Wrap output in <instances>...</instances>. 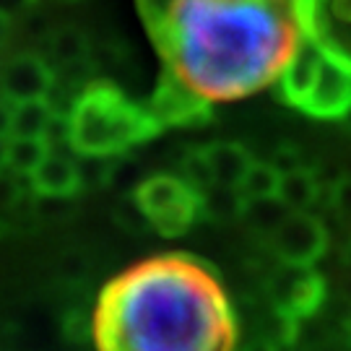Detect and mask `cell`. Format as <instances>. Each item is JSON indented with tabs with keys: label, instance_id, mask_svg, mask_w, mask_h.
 <instances>
[{
	"label": "cell",
	"instance_id": "6",
	"mask_svg": "<svg viewBox=\"0 0 351 351\" xmlns=\"http://www.w3.org/2000/svg\"><path fill=\"white\" fill-rule=\"evenodd\" d=\"M304 37L351 71V0H300Z\"/></svg>",
	"mask_w": 351,
	"mask_h": 351
},
{
	"label": "cell",
	"instance_id": "8",
	"mask_svg": "<svg viewBox=\"0 0 351 351\" xmlns=\"http://www.w3.org/2000/svg\"><path fill=\"white\" fill-rule=\"evenodd\" d=\"M271 302H274V315L300 326V320L323 307L326 281L313 268L281 265L276 278L271 281Z\"/></svg>",
	"mask_w": 351,
	"mask_h": 351
},
{
	"label": "cell",
	"instance_id": "9",
	"mask_svg": "<svg viewBox=\"0 0 351 351\" xmlns=\"http://www.w3.org/2000/svg\"><path fill=\"white\" fill-rule=\"evenodd\" d=\"M52 91L55 71L34 52H19L0 65V97L11 104L47 99Z\"/></svg>",
	"mask_w": 351,
	"mask_h": 351
},
{
	"label": "cell",
	"instance_id": "4",
	"mask_svg": "<svg viewBox=\"0 0 351 351\" xmlns=\"http://www.w3.org/2000/svg\"><path fill=\"white\" fill-rule=\"evenodd\" d=\"M276 86L278 99L313 117L336 120L351 112V71L330 60L307 37L302 39Z\"/></svg>",
	"mask_w": 351,
	"mask_h": 351
},
{
	"label": "cell",
	"instance_id": "1",
	"mask_svg": "<svg viewBox=\"0 0 351 351\" xmlns=\"http://www.w3.org/2000/svg\"><path fill=\"white\" fill-rule=\"evenodd\" d=\"M172 75L208 104L276 84L300 50V0H136Z\"/></svg>",
	"mask_w": 351,
	"mask_h": 351
},
{
	"label": "cell",
	"instance_id": "7",
	"mask_svg": "<svg viewBox=\"0 0 351 351\" xmlns=\"http://www.w3.org/2000/svg\"><path fill=\"white\" fill-rule=\"evenodd\" d=\"M271 242L281 265L313 268L328 250V229L310 211H289L271 234Z\"/></svg>",
	"mask_w": 351,
	"mask_h": 351
},
{
	"label": "cell",
	"instance_id": "20",
	"mask_svg": "<svg viewBox=\"0 0 351 351\" xmlns=\"http://www.w3.org/2000/svg\"><path fill=\"white\" fill-rule=\"evenodd\" d=\"M26 3H29V0H0V11L8 13V16H11V13L21 11V8H24Z\"/></svg>",
	"mask_w": 351,
	"mask_h": 351
},
{
	"label": "cell",
	"instance_id": "17",
	"mask_svg": "<svg viewBox=\"0 0 351 351\" xmlns=\"http://www.w3.org/2000/svg\"><path fill=\"white\" fill-rule=\"evenodd\" d=\"M278 182H281V169L276 164L255 162L247 177H245V182L239 185V193L245 195V201L278 198Z\"/></svg>",
	"mask_w": 351,
	"mask_h": 351
},
{
	"label": "cell",
	"instance_id": "12",
	"mask_svg": "<svg viewBox=\"0 0 351 351\" xmlns=\"http://www.w3.org/2000/svg\"><path fill=\"white\" fill-rule=\"evenodd\" d=\"M201 156L208 175H211L213 185L221 188H237L245 182L247 172L252 169L255 159L250 156V151L245 149L242 143H232V141H216L208 146H201Z\"/></svg>",
	"mask_w": 351,
	"mask_h": 351
},
{
	"label": "cell",
	"instance_id": "21",
	"mask_svg": "<svg viewBox=\"0 0 351 351\" xmlns=\"http://www.w3.org/2000/svg\"><path fill=\"white\" fill-rule=\"evenodd\" d=\"M0 169H8V138H0Z\"/></svg>",
	"mask_w": 351,
	"mask_h": 351
},
{
	"label": "cell",
	"instance_id": "13",
	"mask_svg": "<svg viewBox=\"0 0 351 351\" xmlns=\"http://www.w3.org/2000/svg\"><path fill=\"white\" fill-rule=\"evenodd\" d=\"M58 107H52L47 99L24 101L13 104V120H11V138H42L47 141L50 128L58 117Z\"/></svg>",
	"mask_w": 351,
	"mask_h": 351
},
{
	"label": "cell",
	"instance_id": "2",
	"mask_svg": "<svg viewBox=\"0 0 351 351\" xmlns=\"http://www.w3.org/2000/svg\"><path fill=\"white\" fill-rule=\"evenodd\" d=\"M94 341L99 351H234L237 317L208 265L167 252L101 289Z\"/></svg>",
	"mask_w": 351,
	"mask_h": 351
},
{
	"label": "cell",
	"instance_id": "5",
	"mask_svg": "<svg viewBox=\"0 0 351 351\" xmlns=\"http://www.w3.org/2000/svg\"><path fill=\"white\" fill-rule=\"evenodd\" d=\"M133 201L154 232L164 237H180L206 216L203 190H198L188 177L151 175L133 190Z\"/></svg>",
	"mask_w": 351,
	"mask_h": 351
},
{
	"label": "cell",
	"instance_id": "19",
	"mask_svg": "<svg viewBox=\"0 0 351 351\" xmlns=\"http://www.w3.org/2000/svg\"><path fill=\"white\" fill-rule=\"evenodd\" d=\"M11 120H13V104L0 97V138H11Z\"/></svg>",
	"mask_w": 351,
	"mask_h": 351
},
{
	"label": "cell",
	"instance_id": "15",
	"mask_svg": "<svg viewBox=\"0 0 351 351\" xmlns=\"http://www.w3.org/2000/svg\"><path fill=\"white\" fill-rule=\"evenodd\" d=\"M88 55V39L84 32H78L73 26L58 29L50 37V58L52 63L65 65V68H75L86 60Z\"/></svg>",
	"mask_w": 351,
	"mask_h": 351
},
{
	"label": "cell",
	"instance_id": "22",
	"mask_svg": "<svg viewBox=\"0 0 351 351\" xmlns=\"http://www.w3.org/2000/svg\"><path fill=\"white\" fill-rule=\"evenodd\" d=\"M5 34H8V13L0 11V47H3V42H5Z\"/></svg>",
	"mask_w": 351,
	"mask_h": 351
},
{
	"label": "cell",
	"instance_id": "3",
	"mask_svg": "<svg viewBox=\"0 0 351 351\" xmlns=\"http://www.w3.org/2000/svg\"><path fill=\"white\" fill-rule=\"evenodd\" d=\"M164 128L149 104H138L110 81L81 88L68 112V143L86 159H112L156 138Z\"/></svg>",
	"mask_w": 351,
	"mask_h": 351
},
{
	"label": "cell",
	"instance_id": "23",
	"mask_svg": "<svg viewBox=\"0 0 351 351\" xmlns=\"http://www.w3.org/2000/svg\"><path fill=\"white\" fill-rule=\"evenodd\" d=\"M346 336H349V341H351V315L346 317Z\"/></svg>",
	"mask_w": 351,
	"mask_h": 351
},
{
	"label": "cell",
	"instance_id": "18",
	"mask_svg": "<svg viewBox=\"0 0 351 351\" xmlns=\"http://www.w3.org/2000/svg\"><path fill=\"white\" fill-rule=\"evenodd\" d=\"M330 203H333V211L339 216L351 219V177L336 182V188L330 193Z\"/></svg>",
	"mask_w": 351,
	"mask_h": 351
},
{
	"label": "cell",
	"instance_id": "14",
	"mask_svg": "<svg viewBox=\"0 0 351 351\" xmlns=\"http://www.w3.org/2000/svg\"><path fill=\"white\" fill-rule=\"evenodd\" d=\"M320 193V182L317 175L307 167H294L281 172V182H278V201L287 206L289 211H307Z\"/></svg>",
	"mask_w": 351,
	"mask_h": 351
},
{
	"label": "cell",
	"instance_id": "16",
	"mask_svg": "<svg viewBox=\"0 0 351 351\" xmlns=\"http://www.w3.org/2000/svg\"><path fill=\"white\" fill-rule=\"evenodd\" d=\"M52 146L42 138H8V169L16 175H32Z\"/></svg>",
	"mask_w": 351,
	"mask_h": 351
},
{
	"label": "cell",
	"instance_id": "11",
	"mask_svg": "<svg viewBox=\"0 0 351 351\" xmlns=\"http://www.w3.org/2000/svg\"><path fill=\"white\" fill-rule=\"evenodd\" d=\"M29 182L37 190V195L47 201H68L84 188V172L73 159H68L58 151H50L45 162L29 175Z\"/></svg>",
	"mask_w": 351,
	"mask_h": 351
},
{
	"label": "cell",
	"instance_id": "10",
	"mask_svg": "<svg viewBox=\"0 0 351 351\" xmlns=\"http://www.w3.org/2000/svg\"><path fill=\"white\" fill-rule=\"evenodd\" d=\"M149 110L162 128H198L211 123V104L182 86L172 75L162 73L149 99Z\"/></svg>",
	"mask_w": 351,
	"mask_h": 351
}]
</instances>
